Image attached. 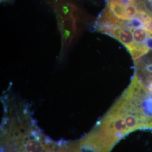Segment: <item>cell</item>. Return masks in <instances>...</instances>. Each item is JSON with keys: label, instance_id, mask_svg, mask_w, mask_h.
<instances>
[{"label": "cell", "instance_id": "cell-4", "mask_svg": "<svg viewBox=\"0 0 152 152\" xmlns=\"http://www.w3.org/2000/svg\"><path fill=\"white\" fill-rule=\"evenodd\" d=\"M147 30L148 33V37L145 42V45L149 50H152V31L148 28Z\"/></svg>", "mask_w": 152, "mask_h": 152}, {"label": "cell", "instance_id": "cell-1", "mask_svg": "<svg viewBox=\"0 0 152 152\" xmlns=\"http://www.w3.org/2000/svg\"><path fill=\"white\" fill-rule=\"evenodd\" d=\"M115 37L124 44L131 53L135 48L133 32L131 28H120L115 34Z\"/></svg>", "mask_w": 152, "mask_h": 152}, {"label": "cell", "instance_id": "cell-3", "mask_svg": "<svg viewBox=\"0 0 152 152\" xmlns=\"http://www.w3.org/2000/svg\"><path fill=\"white\" fill-rule=\"evenodd\" d=\"M133 32L134 42L136 45H145V42L148 37V33L147 27L141 28L131 29Z\"/></svg>", "mask_w": 152, "mask_h": 152}, {"label": "cell", "instance_id": "cell-7", "mask_svg": "<svg viewBox=\"0 0 152 152\" xmlns=\"http://www.w3.org/2000/svg\"><path fill=\"white\" fill-rule=\"evenodd\" d=\"M147 71L151 72V73H152V64L148 65L147 66Z\"/></svg>", "mask_w": 152, "mask_h": 152}, {"label": "cell", "instance_id": "cell-5", "mask_svg": "<svg viewBox=\"0 0 152 152\" xmlns=\"http://www.w3.org/2000/svg\"><path fill=\"white\" fill-rule=\"evenodd\" d=\"M144 26L152 31V16L149 14L144 22Z\"/></svg>", "mask_w": 152, "mask_h": 152}, {"label": "cell", "instance_id": "cell-2", "mask_svg": "<svg viewBox=\"0 0 152 152\" xmlns=\"http://www.w3.org/2000/svg\"><path fill=\"white\" fill-rule=\"evenodd\" d=\"M108 7L118 19L124 21L130 20L125 12V6L122 5L118 0H109Z\"/></svg>", "mask_w": 152, "mask_h": 152}, {"label": "cell", "instance_id": "cell-6", "mask_svg": "<svg viewBox=\"0 0 152 152\" xmlns=\"http://www.w3.org/2000/svg\"><path fill=\"white\" fill-rule=\"evenodd\" d=\"M118 1L122 5L125 6L130 5L131 4L134 3L135 2V0H118Z\"/></svg>", "mask_w": 152, "mask_h": 152}]
</instances>
